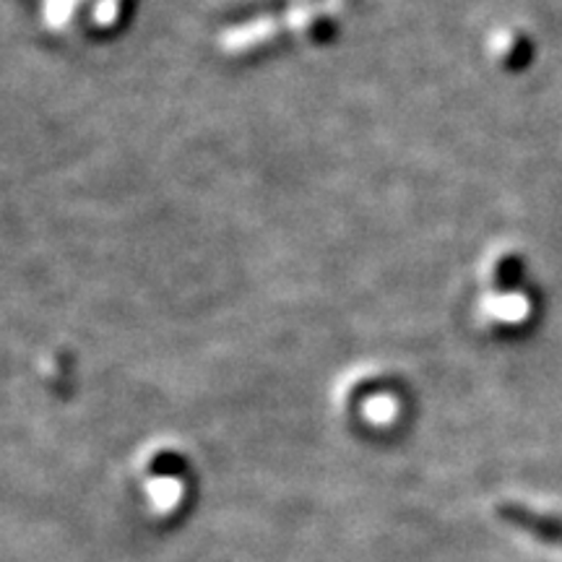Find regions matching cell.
Masks as SVG:
<instances>
[{"label":"cell","instance_id":"obj_1","mask_svg":"<svg viewBox=\"0 0 562 562\" xmlns=\"http://www.w3.org/2000/svg\"><path fill=\"white\" fill-rule=\"evenodd\" d=\"M495 516L501 518L503 524L513 526V529H521L529 533V537L539 539V542L562 547V516L533 510L529 505L513 503V501L497 503Z\"/></svg>","mask_w":562,"mask_h":562}]
</instances>
